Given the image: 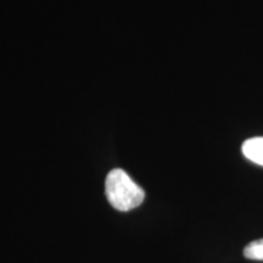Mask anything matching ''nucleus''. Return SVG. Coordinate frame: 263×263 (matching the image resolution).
Returning <instances> with one entry per match:
<instances>
[{
  "label": "nucleus",
  "instance_id": "nucleus-1",
  "mask_svg": "<svg viewBox=\"0 0 263 263\" xmlns=\"http://www.w3.org/2000/svg\"><path fill=\"white\" fill-rule=\"evenodd\" d=\"M105 192L108 202L118 211H130L140 206L145 193L123 170H112L106 177Z\"/></svg>",
  "mask_w": 263,
  "mask_h": 263
},
{
  "label": "nucleus",
  "instance_id": "nucleus-2",
  "mask_svg": "<svg viewBox=\"0 0 263 263\" xmlns=\"http://www.w3.org/2000/svg\"><path fill=\"white\" fill-rule=\"evenodd\" d=\"M242 154L251 162L263 166V137H256L246 140L242 144Z\"/></svg>",
  "mask_w": 263,
  "mask_h": 263
},
{
  "label": "nucleus",
  "instance_id": "nucleus-3",
  "mask_svg": "<svg viewBox=\"0 0 263 263\" xmlns=\"http://www.w3.org/2000/svg\"><path fill=\"white\" fill-rule=\"evenodd\" d=\"M246 258L254 259V261H263V239L255 240L246 246L244 250Z\"/></svg>",
  "mask_w": 263,
  "mask_h": 263
}]
</instances>
